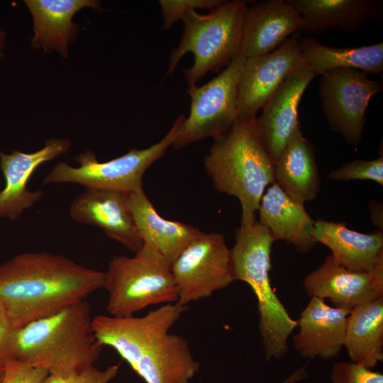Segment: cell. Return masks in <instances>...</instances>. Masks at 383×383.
Returning a JSON list of instances; mask_svg holds the SVG:
<instances>
[{
    "mask_svg": "<svg viewBox=\"0 0 383 383\" xmlns=\"http://www.w3.org/2000/svg\"><path fill=\"white\" fill-rule=\"evenodd\" d=\"M178 292L177 302L189 303L211 296L233 282L231 252L224 236L201 232L171 266Z\"/></svg>",
    "mask_w": 383,
    "mask_h": 383,
    "instance_id": "9",
    "label": "cell"
},
{
    "mask_svg": "<svg viewBox=\"0 0 383 383\" xmlns=\"http://www.w3.org/2000/svg\"><path fill=\"white\" fill-rule=\"evenodd\" d=\"M315 241L328 247L335 261L359 272L383 270V233L381 230L362 233L348 228L345 223L323 219L314 221Z\"/></svg>",
    "mask_w": 383,
    "mask_h": 383,
    "instance_id": "18",
    "label": "cell"
},
{
    "mask_svg": "<svg viewBox=\"0 0 383 383\" xmlns=\"http://www.w3.org/2000/svg\"><path fill=\"white\" fill-rule=\"evenodd\" d=\"M308 296L328 299L333 306L352 311L383 296V270L359 272L338 264L331 255L304 279Z\"/></svg>",
    "mask_w": 383,
    "mask_h": 383,
    "instance_id": "13",
    "label": "cell"
},
{
    "mask_svg": "<svg viewBox=\"0 0 383 383\" xmlns=\"http://www.w3.org/2000/svg\"><path fill=\"white\" fill-rule=\"evenodd\" d=\"M300 38L296 32L272 52L246 58L238 87V116H256L285 79L304 65Z\"/></svg>",
    "mask_w": 383,
    "mask_h": 383,
    "instance_id": "11",
    "label": "cell"
},
{
    "mask_svg": "<svg viewBox=\"0 0 383 383\" xmlns=\"http://www.w3.org/2000/svg\"><path fill=\"white\" fill-rule=\"evenodd\" d=\"M245 1H225L206 14L193 10L182 18L183 32L170 56L167 75L172 74L182 57L191 52L194 64L184 70L187 82L195 85L209 72H217L240 52Z\"/></svg>",
    "mask_w": 383,
    "mask_h": 383,
    "instance_id": "5",
    "label": "cell"
},
{
    "mask_svg": "<svg viewBox=\"0 0 383 383\" xmlns=\"http://www.w3.org/2000/svg\"><path fill=\"white\" fill-rule=\"evenodd\" d=\"M162 17L163 29H169L185 14L196 9L213 10L224 0H159Z\"/></svg>",
    "mask_w": 383,
    "mask_h": 383,
    "instance_id": "28",
    "label": "cell"
},
{
    "mask_svg": "<svg viewBox=\"0 0 383 383\" xmlns=\"http://www.w3.org/2000/svg\"><path fill=\"white\" fill-rule=\"evenodd\" d=\"M259 220L276 240L292 245L297 252L307 253L316 242L312 231L314 221L304 204L290 199L274 182L265 190L260 200Z\"/></svg>",
    "mask_w": 383,
    "mask_h": 383,
    "instance_id": "20",
    "label": "cell"
},
{
    "mask_svg": "<svg viewBox=\"0 0 383 383\" xmlns=\"http://www.w3.org/2000/svg\"><path fill=\"white\" fill-rule=\"evenodd\" d=\"M104 272L48 252H23L0 265V307L18 329L104 288Z\"/></svg>",
    "mask_w": 383,
    "mask_h": 383,
    "instance_id": "1",
    "label": "cell"
},
{
    "mask_svg": "<svg viewBox=\"0 0 383 383\" xmlns=\"http://www.w3.org/2000/svg\"><path fill=\"white\" fill-rule=\"evenodd\" d=\"M129 365L146 383H190L200 369L187 340L170 333L147 345Z\"/></svg>",
    "mask_w": 383,
    "mask_h": 383,
    "instance_id": "19",
    "label": "cell"
},
{
    "mask_svg": "<svg viewBox=\"0 0 383 383\" xmlns=\"http://www.w3.org/2000/svg\"><path fill=\"white\" fill-rule=\"evenodd\" d=\"M370 211L371 220L373 221L374 224L378 227L377 216L378 219L382 222V206H380V203H377L376 201L371 202L370 204Z\"/></svg>",
    "mask_w": 383,
    "mask_h": 383,
    "instance_id": "34",
    "label": "cell"
},
{
    "mask_svg": "<svg viewBox=\"0 0 383 383\" xmlns=\"http://www.w3.org/2000/svg\"><path fill=\"white\" fill-rule=\"evenodd\" d=\"M129 206L143 243L152 245L170 267L201 233L190 225L159 215L143 188L129 194Z\"/></svg>",
    "mask_w": 383,
    "mask_h": 383,
    "instance_id": "23",
    "label": "cell"
},
{
    "mask_svg": "<svg viewBox=\"0 0 383 383\" xmlns=\"http://www.w3.org/2000/svg\"><path fill=\"white\" fill-rule=\"evenodd\" d=\"M34 22V37L31 42L44 52L57 50L67 57V45L77 36V25L73 16L85 7L101 11L99 1L93 0H26Z\"/></svg>",
    "mask_w": 383,
    "mask_h": 383,
    "instance_id": "24",
    "label": "cell"
},
{
    "mask_svg": "<svg viewBox=\"0 0 383 383\" xmlns=\"http://www.w3.org/2000/svg\"><path fill=\"white\" fill-rule=\"evenodd\" d=\"M16 330L4 310L0 307V362L4 364L12 359Z\"/></svg>",
    "mask_w": 383,
    "mask_h": 383,
    "instance_id": "32",
    "label": "cell"
},
{
    "mask_svg": "<svg viewBox=\"0 0 383 383\" xmlns=\"http://www.w3.org/2000/svg\"><path fill=\"white\" fill-rule=\"evenodd\" d=\"M104 274L109 316H132L150 306L177 302L171 268L150 244L143 243L133 257H113Z\"/></svg>",
    "mask_w": 383,
    "mask_h": 383,
    "instance_id": "6",
    "label": "cell"
},
{
    "mask_svg": "<svg viewBox=\"0 0 383 383\" xmlns=\"http://www.w3.org/2000/svg\"><path fill=\"white\" fill-rule=\"evenodd\" d=\"M69 213L75 222L101 228L135 253L143 246L130 209L129 193L86 189L73 199Z\"/></svg>",
    "mask_w": 383,
    "mask_h": 383,
    "instance_id": "12",
    "label": "cell"
},
{
    "mask_svg": "<svg viewBox=\"0 0 383 383\" xmlns=\"http://www.w3.org/2000/svg\"><path fill=\"white\" fill-rule=\"evenodd\" d=\"M302 19L287 0H267L248 7L240 53L246 58L270 53L298 33Z\"/></svg>",
    "mask_w": 383,
    "mask_h": 383,
    "instance_id": "17",
    "label": "cell"
},
{
    "mask_svg": "<svg viewBox=\"0 0 383 383\" xmlns=\"http://www.w3.org/2000/svg\"><path fill=\"white\" fill-rule=\"evenodd\" d=\"M306 365H304L294 371L288 377L281 383H297L306 377Z\"/></svg>",
    "mask_w": 383,
    "mask_h": 383,
    "instance_id": "33",
    "label": "cell"
},
{
    "mask_svg": "<svg viewBox=\"0 0 383 383\" xmlns=\"http://www.w3.org/2000/svg\"><path fill=\"white\" fill-rule=\"evenodd\" d=\"M255 118L238 116L224 134L214 139L204 160L215 189L239 200L242 229L257 221L262 196L274 182V164L261 141Z\"/></svg>",
    "mask_w": 383,
    "mask_h": 383,
    "instance_id": "3",
    "label": "cell"
},
{
    "mask_svg": "<svg viewBox=\"0 0 383 383\" xmlns=\"http://www.w3.org/2000/svg\"><path fill=\"white\" fill-rule=\"evenodd\" d=\"M70 145L67 138H52L32 153L12 150L11 154H6L0 150V167L6 182L0 192V218L17 220L43 197V191L27 188L30 177L41 164L65 153Z\"/></svg>",
    "mask_w": 383,
    "mask_h": 383,
    "instance_id": "15",
    "label": "cell"
},
{
    "mask_svg": "<svg viewBox=\"0 0 383 383\" xmlns=\"http://www.w3.org/2000/svg\"><path fill=\"white\" fill-rule=\"evenodd\" d=\"M350 311L311 297L297 321L299 331L293 338L294 349L308 360L336 357L344 347Z\"/></svg>",
    "mask_w": 383,
    "mask_h": 383,
    "instance_id": "16",
    "label": "cell"
},
{
    "mask_svg": "<svg viewBox=\"0 0 383 383\" xmlns=\"http://www.w3.org/2000/svg\"><path fill=\"white\" fill-rule=\"evenodd\" d=\"M118 366L100 370L92 365L69 374H48L42 383H109L117 375Z\"/></svg>",
    "mask_w": 383,
    "mask_h": 383,
    "instance_id": "30",
    "label": "cell"
},
{
    "mask_svg": "<svg viewBox=\"0 0 383 383\" xmlns=\"http://www.w3.org/2000/svg\"><path fill=\"white\" fill-rule=\"evenodd\" d=\"M246 57L239 53L217 77L206 84L187 89L191 99L185 117L172 146L180 149L189 144L224 134L238 117V87Z\"/></svg>",
    "mask_w": 383,
    "mask_h": 383,
    "instance_id": "8",
    "label": "cell"
},
{
    "mask_svg": "<svg viewBox=\"0 0 383 383\" xmlns=\"http://www.w3.org/2000/svg\"><path fill=\"white\" fill-rule=\"evenodd\" d=\"M344 347L352 362L367 368L383 360V296L350 311Z\"/></svg>",
    "mask_w": 383,
    "mask_h": 383,
    "instance_id": "25",
    "label": "cell"
},
{
    "mask_svg": "<svg viewBox=\"0 0 383 383\" xmlns=\"http://www.w3.org/2000/svg\"><path fill=\"white\" fill-rule=\"evenodd\" d=\"M185 118L180 115L168 133L157 143L145 149L131 150L107 162H99L95 153L86 150L75 157L79 167L66 162L54 166L44 184L74 183L86 189H109L131 193L141 188L145 171L172 145Z\"/></svg>",
    "mask_w": 383,
    "mask_h": 383,
    "instance_id": "7",
    "label": "cell"
},
{
    "mask_svg": "<svg viewBox=\"0 0 383 383\" xmlns=\"http://www.w3.org/2000/svg\"><path fill=\"white\" fill-rule=\"evenodd\" d=\"M87 299L68 305L16 330L12 359L69 374L94 365L102 350L92 330Z\"/></svg>",
    "mask_w": 383,
    "mask_h": 383,
    "instance_id": "2",
    "label": "cell"
},
{
    "mask_svg": "<svg viewBox=\"0 0 383 383\" xmlns=\"http://www.w3.org/2000/svg\"><path fill=\"white\" fill-rule=\"evenodd\" d=\"M328 177L335 181L371 180L383 186V156L349 162L331 171Z\"/></svg>",
    "mask_w": 383,
    "mask_h": 383,
    "instance_id": "27",
    "label": "cell"
},
{
    "mask_svg": "<svg viewBox=\"0 0 383 383\" xmlns=\"http://www.w3.org/2000/svg\"><path fill=\"white\" fill-rule=\"evenodd\" d=\"M5 364L0 362V383L2 381L4 374Z\"/></svg>",
    "mask_w": 383,
    "mask_h": 383,
    "instance_id": "36",
    "label": "cell"
},
{
    "mask_svg": "<svg viewBox=\"0 0 383 383\" xmlns=\"http://www.w3.org/2000/svg\"><path fill=\"white\" fill-rule=\"evenodd\" d=\"M48 374V371L44 369L11 359L5 362L1 383H42Z\"/></svg>",
    "mask_w": 383,
    "mask_h": 383,
    "instance_id": "31",
    "label": "cell"
},
{
    "mask_svg": "<svg viewBox=\"0 0 383 383\" xmlns=\"http://www.w3.org/2000/svg\"><path fill=\"white\" fill-rule=\"evenodd\" d=\"M235 236V245L230 249L233 279L247 283L257 298L266 359H280L288 351V338L297 327V321L288 313L271 285L270 255L275 241L257 221L247 229L239 227Z\"/></svg>",
    "mask_w": 383,
    "mask_h": 383,
    "instance_id": "4",
    "label": "cell"
},
{
    "mask_svg": "<svg viewBox=\"0 0 383 383\" xmlns=\"http://www.w3.org/2000/svg\"><path fill=\"white\" fill-rule=\"evenodd\" d=\"M299 13L298 33H319L328 28L353 32L371 19L382 21V0H287Z\"/></svg>",
    "mask_w": 383,
    "mask_h": 383,
    "instance_id": "21",
    "label": "cell"
},
{
    "mask_svg": "<svg viewBox=\"0 0 383 383\" xmlns=\"http://www.w3.org/2000/svg\"><path fill=\"white\" fill-rule=\"evenodd\" d=\"M382 88L380 82L359 70L335 69L321 75L318 92L326 120L348 143L355 145L362 140L366 110Z\"/></svg>",
    "mask_w": 383,
    "mask_h": 383,
    "instance_id": "10",
    "label": "cell"
},
{
    "mask_svg": "<svg viewBox=\"0 0 383 383\" xmlns=\"http://www.w3.org/2000/svg\"><path fill=\"white\" fill-rule=\"evenodd\" d=\"M5 38L6 33L3 30H0V58L3 56Z\"/></svg>",
    "mask_w": 383,
    "mask_h": 383,
    "instance_id": "35",
    "label": "cell"
},
{
    "mask_svg": "<svg viewBox=\"0 0 383 383\" xmlns=\"http://www.w3.org/2000/svg\"><path fill=\"white\" fill-rule=\"evenodd\" d=\"M304 65L314 76L335 69H355L379 74L383 71V43L358 48L327 46L311 38H300Z\"/></svg>",
    "mask_w": 383,
    "mask_h": 383,
    "instance_id": "26",
    "label": "cell"
},
{
    "mask_svg": "<svg viewBox=\"0 0 383 383\" xmlns=\"http://www.w3.org/2000/svg\"><path fill=\"white\" fill-rule=\"evenodd\" d=\"M331 383H383V374L352 362L339 361L333 366Z\"/></svg>",
    "mask_w": 383,
    "mask_h": 383,
    "instance_id": "29",
    "label": "cell"
},
{
    "mask_svg": "<svg viewBox=\"0 0 383 383\" xmlns=\"http://www.w3.org/2000/svg\"><path fill=\"white\" fill-rule=\"evenodd\" d=\"M314 77L305 65L295 70L265 104L260 116L255 118L258 134L274 164L300 125L299 104Z\"/></svg>",
    "mask_w": 383,
    "mask_h": 383,
    "instance_id": "14",
    "label": "cell"
},
{
    "mask_svg": "<svg viewBox=\"0 0 383 383\" xmlns=\"http://www.w3.org/2000/svg\"><path fill=\"white\" fill-rule=\"evenodd\" d=\"M274 182L295 202L304 204L316 198L321 179L313 145L299 125L274 167Z\"/></svg>",
    "mask_w": 383,
    "mask_h": 383,
    "instance_id": "22",
    "label": "cell"
}]
</instances>
